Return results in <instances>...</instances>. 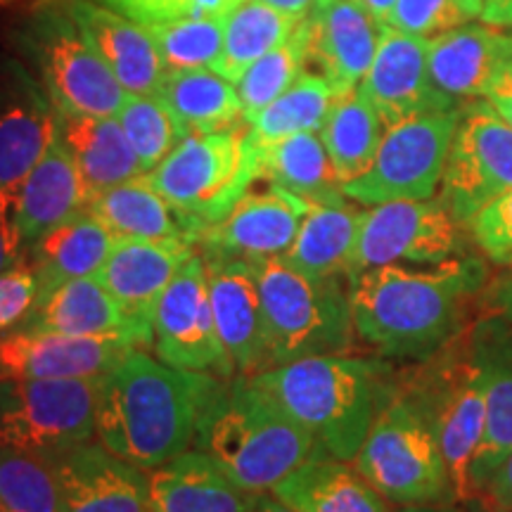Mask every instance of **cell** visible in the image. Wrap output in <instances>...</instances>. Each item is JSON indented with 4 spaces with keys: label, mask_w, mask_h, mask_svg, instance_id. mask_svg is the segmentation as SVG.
I'll list each match as a JSON object with an SVG mask.
<instances>
[{
    "label": "cell",
    "mask_w": 512,
    "mask_h": 512,
    "mask_svg": "<svg viewBox=\"0 0 512 512\" xmlns=\"http://www.w3.org/2000/svg\"><path fill=\"white\" fill-rule=\"evenodd\" d=\"M484 100L512 126V72L505 74Z\"/></svg>",
    "instance_id": "obj_50"
},
{
    "label": "cell",
    "mask_w": 512,
    "mask_h": 512,
    "mask_svg": "<svg viewBox=\"0 0 512 512\" xmlns=\"http://www.w3.org/2000/svg\"><path fill=\"white\" fill-rule=\"evenodd\" d=\"M470 349L484 380L486 427L470 467L472 503L512 453V320L486 313L470 325Z\"/></svg>",
    "instance_id": "obj_17"
},
{
    "label": "cell",
    "mask_w": 512,
    "mask_h": 512,
    "mask_svg": "<svg viewBox=\"0 0 512 512\" xmlns=\"http://www.w3.org/2000/svg\"><path fill=\"white\" fill-rule=\"evenodd\" d=\"M306 62H316L332 91L347 95L361 86L380 48L384 24L358 0H318L302 19Z\"/></svg>",
    "instance_id": "obj_18"
},
{
    "label": "cell",
    "mask_w": 512,
    "mask_h": 512,
    "mask_svg": "<svg viewBox=\"0 0 512 512\" xmlns=\"http://www.w3.org/2000/svg\"><path fill=\"white\" fill-rule=\"evenodd\" d=\"M114 235L88 209L74 214L27 247V264L36 273L38 297L69 280L93 278L114 247Z\"/></svg>",
    "instance_id": "obj_30"
},
{
    "label": "cell",
    "mask_w": 512,
    "mask_h": 512,
    "mask_svg": "<svg viewBox=\"0 0 512 512\" xmlns=\"http://www.w3.org/2000/svg\"><path fill=\"white\" fill-rule=\"evenodd\" d=\"M299 22L302 19L285 15L261 0H242L226 15L223 53L216 72L235 83L249 64L290 41Z\"/></svg>",
    "instance_id": "obj_37"
},
{
    "label": "cell",
    "mask_w": 512,
    "mask_h": 512,
    "mask_svg": "<svg viewBox=\"0 0 512 512\" xmlns=\"http://www.w3.org/2000/svg\"><path fill=\"white\" fill-rule=\"evenodd\" d=\"M145 178L202 233L219 223L259 181L256 140L247 121L223 131L188 133Z\"/></svg>",
    "instance_id": "obj_8"
},
{
    "label": "cell",
    "mask_w": 512,
    "mask_h": 512,
    "mask_svg": "<svg viewBox=\"0 0 512 512\" xmlns=\"http://www.w3.org/2000/svg\"><path fill=\"white\" fill-rule=\"evenodd\" d=\"M482 12L484 0H396L387 27L432 41L446 31L465 27L470 19L482 17Z\"/></svg>",
    "instance_id": "obj_43"
},
{
    "label": "cell",
    "mask_w": 512,
    "mask_h": 512,
    "mask_svg": "<svg viewBox=\"0 0 512 512\" xmlns=\"http://www.w3.org/2000/svg\"><path fill=\"white\" fill-rule=\"evenodd\" d=\"M512 190V126L486 100L467 102L448 150L441 200L470 226L486 204Z\"/></svg>",
    "instance_id": "obj_13"
},
{
    "label": "cell",
    "mask_w": 512,
    "mask_h": 512,
    "mask_svg": "<svg viewBox=\"0 0 512 512\" xmlns=\"http://www.w3.org/2000/svg\"><path fill=\"white\" fill-rule=\"evenodd\" d=\"M354 467L396 505L456 503L439 441L399 382L358 448Z\"/></svg>",
    "instance_id": "obj_9"
},
{
    "label": "cell",
    "mask_w": 512,
    "mask_h": 512,
    "mask_svg": "<svg viewBox=\"0 0 512 512\" xmlns=\"http://www.w3.org/2000/svg\"><path fill=\"white\" fill-rule=\"evenodd\" d=\"M88 211L110 230L114 238L188 240L195 245L197 235H200L181 211L171 207L147 183L145 176L100 192L88 204Z\"/></svg>",
    "instance_id": "obj_32"
},
{
    "label": "cell",
    "mask_w": 512,
    "mask_h": 512,
    "mask_svg": "<svg viewBox=\"0 0 512 512\" xmlns=\"http://www.w3.org/2000/svg\"><path fill=\"white\" fill-rule=\"evenodd\" d=\"M133 22L164 24L192 17H226L242 0H98Z\"/></svg>",
    "instance_id": "obj_44"
},
{
    "label": "cell",
    "mask_w": 512,
    "mask_h": 512,
    "mask_svg": "<svg viewBox=\"0 0 512 512\" xmlns=\"http://www.w3.org/2000/svg\"><path fill=\"white\" fill-rule=\"evenodd\" d=\"M57 140L79 169L88 204L114 185L145 176L117 117L57 110Z\"/></svg>",
    "instance_id": "obj_27"
},
{
    "label": "cell",
    "mask_w": 512,
    "mask_h": 512,
    "mask_svg": "<svg viewBox=\"0 0 512 512\" xmlns=\"http://www.w3.org/2000/svg\"><path fill=\"white\" fill-rule=\"evenodd\" d=\"M261 3L271 5V8L285 12V15L290 17L304 19L313 10V5H316L318 0H261Z\"/></svg>",
    "instance_id": "obj_53"
},
{
    "label": "cell",
    "mask_w": 512,
    "mask_h": 512,
    "mask_svg": "<svg viewBox=\"0 0 512 512\" xmlns=\"http://www.w3.org/2000/svg\"><path fill=\"white\" fill-rule=\"evenodd\" d=\"M358 3H361L363 8L370 12L377 22L387 24V19H389V15H392L396 0H358Z\"/></svg>",
    "instance_id": "obj_54"
},
{
    "label": "cell",
    "mask_w": 512,
    "mask_h": 512,
    "mask_svg": "<svg viewBox=\"0 0 512 512\" xmlns=\"http://www.w3.org/2000/svg\"><path fill=\"white\" fill-rule=\"evenodd\" d=\"M147 494L150 512H247L252 498L197 448L150 470Z\"/></svg>",
    "instance_id": "obj_28"
},
{
    "label": "cell",
    "mask_w": 512,
    "mask_h": 512,
    "mask_svg": "<svg viewBox=\"0 0 512 512\" xmlns=\"http://www.w3.org/2000/svg\"><path fill=\"white\" fill-rule=\"evenodd\" d=\"M17 330L57 332L72 337H124L136 347H150L152 339L136 328L117 299L93 278L69 280L36 299L34 309Z\"/></svg>",
    "instance_id": "obj_26"
},
{
    "label": "cell",
    "mask_w": 512,
    "mask_h": 512,
    "mask_svg": "<svg viewBox=\"0 0 512 512\" xmlns=\"http://www.w3.org/2000/svg\"><path fill=\"white\" fill-rule=\"evenodd\" d=\"M399 389L430 422L439 441L453 501L472 503L470 467L486 427L484 380L470 349V328L399 380Z\"/></svg>",
    "instance_id": "obj_7"
},
{
    "label": "cell",
    "mask_w": 512,
    "mask_h": 512,
    "mask_svg": "<svg viewBox=\"0 0 512 512\" xmlns=\"http://www.w3.org/2000/svg\"><path fill=\"white\" fill-rule=\"evenodd\" d=\"M482 19L489 27H512V0H484Z\"/></svg>",
    "instance_id": "obj_51"
},
{
    "label": "cell",
    "mask_w": 512,
    "mask_h": 512,
    "mask_svg": "<svg viewBox=\"0 0 512 512\" xmlns=\"http://www.w3.org/2000/svg\"><path fill=\"white\" fill-rule=\"evenodd\" d=\"M259 152V178L278 185L311 204L347 202L335 166L318 133L256 143Z\"/></svg>",
    "instance_id": "obj_33"
},
{
    "label": "cell",
    "mask_w": 512,
    "mask_h": 512,
    "mask_svg": "<svg viewBox=\"0 0 512 512\" xmlns=\"http://www.w3.org/2000/svg\"><path fill=\"white\" fill-rule=\"evenodd\" d=\"M475 503H482L484 512L512 510V453L486 486L482 498Z\"/></svg>",
    "instance_id": "obj_47"
},
{
    "label": "cell",
    "mask_w": 512,
    "mask_h": 512,
    "mask_svg": "<svg viewBox=\"0 0 512 512\" xmlns=\"http://www.w3.org/2000/svg\"><path fill=\"white\" fill-rule=\"evenodd\" d=\"M0 512H62L60 486L48 458L0 451Z\"/></svg>",
    "instance_id": "obj_41"
},
{
    "label": "cell",
    "mask_w": 512,
    "mask_h": 512,
    "mask_svg": "<svg viewBox=\"0 0 512 512\" xmlns=\"http://www.w3.org/2000/svg\"><path fill=\"white\" fill-rule=\"evenodd\" d=\"M304 67L306 41L302 22H299V27L290 41L273 48L271 53L259 57L254 64H249L240 79L235 81V91L240 95L245 119L252 121L264 107L271 105L273 100H278L304 74Z\"/></svg>",
    "instance_id": "obj_39"
},
{
    "label": "cell",
    "mask_w": 512,
    "mask_h": 512,
    "mask_svg": "<svg viewBox=\"0 0 512 512\" xmlns=\"http://www.w3.org/2000/svg\"><path fill=\"white\" fill-rule=\"evenodd\" d=\"M38 280L27 259L0 273V335L17 330L38 299Z\"/></svg>",
    "instance_id": "obj_46"
},
{
    "label": "cell",
    "mask_w": 512,
    "mask_h": 512,
    "mask_svg": "<svg viewBox=\"0 0 512 512\" xmlns=\"http://www.w3.org/2000/svg\"><path fill=\"white\" fill-rule=\"evenodd\" d=\"M249 377L337 460L356 458L399 382L384 361L347 354L299 358Z\"/></svg>",
    "instance_id": "obj_3"
},
{
    "label": "cell",
    "mask_w": 512,
    "mask_h": 512,
    "mask_svg": "<svg viewBox=\"0 0 512 512\" xmlns=\"http://www.w3.org/2000/svg\"><path fill=\"white\" fill-rule=\"evenodd\" d=\"M24 254H27V249L19 240L15 223L0 216V273L22 264Z\"/></svg>",
    "instance_id": "obj_48"
},
{
    "label": "cell",
    "mask_w": 512,
    "mask_h": 512,
    "mask_svg": "<svg viewBox=\"0 0 512 512\" xmlns=\"http://www.w3.org/2000/svg\"><path fill=\"white\" fill-rule=\"evenodd\" d=\"M152 347L159 361L174 368L233 377L216 332L202 254L192 256L159 299L152 320Z\"/></svg>",
    "instance_id": "obj_15"
},
{
    "label": "cell",
    "mask_w": 512,
    "mask_h": 512,
    "mask_svg": "<svg viewBox=\"0 0 512 512\" xmlns=\"http://www.w3.org/2000/svg\"><path fill=\"white\" fill-rule=\"evenodd\" d=\"M460 114L463 107L432 110L389 126L370 169L342 185L344 197L366 207L396 200H430L444 178Z\"/></svg>",
    "instance_id": "obj_11"
},
{
    "label": "cell",
    "mask_w": 512,
    "mask_h": 512,
    "mask_svg": "<svg viewBox=\"0 0 512 512\" xmlns=\"http://www.w3.org/2000/svg\"><path fill=\"white\" fill-rule=\"evenodd\" d=\"M219 375L181 370L131 349L98 377L95 434L143 472L195 446L200 413Z\"/></svg>",
    "instance_id": "obj_2"
},
{
    "label": "cell",
    "mask_w": 512,
    "mask_h": 512,
    "mask_svg": "<svg viewBox=\"0 0 512 512\" xmlns=\"http://www.w3.org/2000/svg\"><path fill=\"white\" fill-rule=\"evenodd\" d=\"M117 119L145 174L162 164L185 138L181 124L157 95L128 93L126 102L117 112Z\"/></svg>",
    "instance_id": "obj_40"
},
{
    "label": "cell",
    "mask_w": 512,
    "mask_h": 512,
    "mask_svg": "<svg viewBox=\"0 0 512 512\" xmlns=\"http://www.w3.org/2000/svg\"><path fill=\"white\" fill-rule=\"evenodd\" d=\"M486 302L494 306L498 313H503L505 318L512 320V266L489 287Z\"/></svg>",
    "instance_id": "obj_49"
},
{
    "label": "cell",
    "mask_w": 512,
    "mask_h": 512,
    "mask_svg": "<svg viewBox=\"0 0 512 512\" xmlns=\"http://www.w3.org/2000/svg\"><path fill=\"white\" fill-rule=\"evenodd\" d=\"M394 512H465L460 503H430V505H401Z\"/></svg>",
    "instance_id": "obj_55"
},
{
    "label": "cell",
    "mask_w": 512,
    "mask_h": 512,
    "mask_svg": "<svg viewBox=\"0 0 512 512\" xmlns=\"http://www.w3.org/2000/svg\"><path fill=\"white\" fill-rule=\"evenodd\" d=\"M98 377L0 384V451L53 460L91 441Z\"/></svg>",
    "instance_id": "obj_10"
},
{
    "label": "cell",
    "mask_w": 512,
    "mask_h": 512,
    "mask_svg": "<svg viewBox=\"0 0 512 512\" xmlns=\"http://www.w3.org/2000/svg\"><path fill=\"white\" fill-rule=\"evenodd\" d=\"M427 53V38L384 24L380 48L358 86V93L375 107L387 128L422 112L456 110V105L434 91Z\"/></svg>",
    "instance_id": "obj_22"
},
{
    "label": "cell",
    "mask_w": 512,
    "mask_h": 512,
    "mask_svg": "<svg viewBox=\"0 0 512 512\" xmlns=\"http://www.w3.org/2000/svg\"><path fill=\"white\" fill-rule=\"evenodd\" d=\"M83 209H88V200L79 169L55 136L17 197L15 228L24 249Z\"/></svg>",
    "instance_id": "obj_29"
},
{
    "label": "cell",
    "mask_w": 512,
    "mask_h": 512,
    "mask_svg": "<svg viewBox=\"0 0 512 512\" xmlns=\"http://www.w3.org/2000/svg\"><path fill=\"white\" fill-rule=\"evenodd\" d=\"M335 98L323 76L304 72L278 100L247 121L249 133L256 143H275L297 133H320Z\"/></svg>",
    "instance_id": "obj_38"
},
{
    "label": "cell",
    "mask_w": 512,
    "mask_h": 512,
    "mask_svg": "<svg viewBox=\"0 0 512 512\" xmlns=\"http://www.w3.org/2000/svg\"><path fill=\"white\" fill-rule=\"evenodd\" d=\"M15 43L57 110L117 117L126 88L64 0H34L19 17Z\"/></svg>",
    "instance_id": "obj_5"
},
{
    "label": "cell",
    "mask_w": 512,
    "mask_h": 512,
    "mask_svg": "<svg viewBox=\"0 0 512 512\" xmlns=\"http://www.w3.org/2000/svg\"><path fill=\"white\" fill-rule=\"evenodd\" d=\"M62 512H150L147 477L102 444H79L50 460Z\"/></svg>",
    "instance_id": "obj_23"
},
{
    "label": "cell",
    "mask_w": 512,
    "mask_h": 512,
    "mask_svg": "<svg viewBox=\"0 0 512 512\" xmlns=\"http://www.w3.org/2000/svg\"><path fill=\"white\" fill-rule=\"evenodd\" d=\"M155 95L169 107L185 136L247 121L235 83L214 69H169Z\"/></svg>",
    "instance_id": "obj_34"
},
{
    "label": "cell",
    "mask_w": 512,
    "mask_h": 512,
    "mask_svg": "<svg viewBox=\"0 0 512 512\" xmlns=\"http://www.w3.org/2000/svg\"><path fill=\"white\" fill-rule=\"evenodd\" d=\"M498 512H512V510H498Z\"/></svg>",
    "instance_id": "obj_56"
},
{
    "label": "cell",
    "mask_w": 512,
    "mask_h": 512,
    "mask_svg": "<svg viewBox=\"0 0 512 512\" xmlns=\"http://www.w3.org/2000/svg\"><path fill=\"white\" fill-rule=\"evenodd\" d=\"M245 491H271L299 465L325 458L318 441L249 375L216 377L195 437Z\"/></svg>",
    "instance_id": "obj_4"
},
{
    "label": "cell",
    "mask_w": 512,
    "mask_h": 512,
    "mask_svg": "<svg viewBox=\"0 0 512 512\" xmlns=\"http://www.w3.org/2000/svg\"><path fill=\"white\" fill-rule=\"evenodd\" d=\"M427 69L434 91L465 107L472 98H486L512 72V36L475 24L446 31L430 41Z\"/></svg>",
    "instance_id": "obj_24"
},
{
    "label": "cell",
    "mask_w": 512,
    "mask_h": 512,
    "mask_svg": "<svg viewBox=\"0 0 512 512\" xmlns=\"http://www.w3.org/2000/svg\"><path fill=\"white\" fill-rule=\"evenodd\" d=\"M131 349L138 347L124 337L12 330L0 335V384L98 377Z\"/></svg>",
    "instance_id": "obj_21"
},
{
    "label": "cell",
    "mask_w": 512,
    "mask_h": 512,
    "mask_svg": "<svg viewBox=\"0 0 512 512\" xmlns=\"http://www.w3.org/2000/svg\"><path fill=\"white\" fill-rule=\"evenodd\" d=\"M247 512H297V510L280 501V498H275L271 491H256V494H252V498H249Z\"/></svg>",
    "instance_id": "obj_52"
},
{
    "label": "cell",
    "mask_w": 512,
    "mask_h": 512,
    "mask_svg": "<svg viewBox=\"0 0 512 512\" xmlns=\"http://www.w3.org/2000/svg\"><path fill=\"white\" fill-rule=\"evenodd\" d=\"M271 494L297 512H394L356 467L337 458H313L273 486Z\"/></svg>",
    "instance_id": "obj_31"
},
{
    "label": "cell",
    "mask_w": 512,
    "mask_h": 512,
    "mask_svg": "<svg viewBox=\"0 0 512 512\" xmlns=\"http://www.w3.org/2000/svg\"><path fill=\"white\" fill-rule=\"evenodd\" d=\"M309 209L311 202L273 183L264 192L249 190L219 223L202 230L197 245L204 254L235 256L252 264L285 256Z\"/></svg>",
    "instance_id": "obj_19"
},
{
    "label": "cell",
    "mask_w": 512,
    "mask_h": 512,
    "mask_svg": "<svg viewBox=\"0 0 512 512\" xmlns=\"http://www.w3.org/2000/svg\"><path fill=\"white\" fill-rule=\"evenodd\" d=\"M384 133H387V124L375 107L358 93V88L335 98L328 119L320 128V140L328 150L342 185L366 174L370 164L375 162Z\"/></svg>",
    "instance_id": "obj_36"
},
{
    "label": "cell",
    "mask_w": 512,
    "mask_h": 512,
    "mask_svg": "<svg viewBox=\"0 0 512 512\" xmlns=\"http://www.w3.org/2000/svg\"><path fill=\"white\" fill-rule=\"evenodd\" d=\"M467 228L486 261L501 268L512 266V190L486 204Z\"/></svg>",
    "instance_id": "obj_45"
},
{
    "label": "cell",
    "mask_w": 512,
    "mask_h": 512,
    "mask_svg": "<svg viewBox=\"0 0 512 512\" xmlns=\"http://www.w3.org/2000/svg\"><path fill=\"white\" fill-rule=\"evenodd\" d=\"M67 8L131 95H155L166 67L145 24L133 22L98 0H64Z\"/></svg>",
    "instance_id": "obj_25"
},
{
    "label": "cell",
    "mask_w": 512,
    "mask_h": 512,
    "mask_svg": "<svg viewBox=\"0 0 512 512\" xmlns=\"http://www.w3.org/2000/svg\"><path fill=\"white\" fill-rule=\"evenodd\" d=\"M166 72L169 69H214L223 53L226 17H192L150 24Z\"/></svg>",
    "instance_id": "obj_42"
},
{
    "label": "cell",
    "mask_w": 512,
    "mask_h": 512,
    "mask_svg": "<svg viewBox=\"0 0 512 512\" xmlns=\"http://www.w3.org/2000/svg\"><path fill=\"white\" fill-rule=\"evenodd\" d=\"M57 136V107L17 57L0 62V216L15 223L17 197Z\"/></svg>",
    "instance_id": "obj_14"
},
{
    "label": "cell",
    "mask_w": 512,
    "mask_h": 512,
    "mask_svg": "<svg viewBox=\"0 0 512 512\" xmlns=\"http://www.w3.org/2000/svg\"><path fill=\"white\" fill-rule=\"evenodd\" d=\"M195 254V245L188 240L117 238L95 280L117 299L136 328L152 339L159 299Z\"/></svg>",
    "instance_id": "obj_20"
},
{
    "label": "cell",
    "mask_w": 512,
    "mask_h": 512,
    "mask_svg": "<svg viewBox=\"0 0 512 512\" xmlns=\"http://www.w3.org/2000/svg\"><path fill=\"white\" fill-rule=\"evenodd\" d=\"M489 266L467 254L434 271L375 266L347 275L356 335L389 358L425 361L470 328L472 304L486 290Z\"/></svg>",
    "instance_id": "obj_1"
},
{
    "label": "cell",
    "mask_w": 512,
    "mask_h": 512,
    "mask_svg": "<svg viewBox=\"0 0 512 512\" xmlns=\"http://www.w3.org/2000/svg\"><path fill=\"white\" fill-rule=\"evenodd\" d=\"M470 240V228L441 197L384 202L363 211L347 275L375 266H439L472 254Z\"/></svg>",
    "instance_id": "obj_12"
},
{
    "label": "cell",
    "mask_w": 512,
    "mask_h": 512,
    "mask_svg": "<svg viewBox=\"0 0 512 512\" xmlns=\"http://www.w3.org/2000/svg\"><path fill=\"white\" fill-rule=\"evenodd\" d=\"M363 211L347 202L311 204L283 259L311 278H347Z\"/></svg>",
    "instance_id": "obj_35"
},
{
    "label": "cell",
    "mask_w": 512,
    "mask_h": 512,
    "mask_svg": "<svg viewBox=\"0 0 512 512\" xmlns=\"http://www.w3.org/2000/svg\"><path fill=\"white\" fill-rule=\"evenodd\" d=\"M216 332L233 375H259L271 368L264 306L252 261L204 254Z\"/></svg>",
    "instance_id": "obj_16"
},
{
    "label": "cell",
    "mask_w": 512,
    "mask_h": 512,
    "mask_svg": "<svg viewBox=\"0 0 512 512\" xmlns=\"http://www.w3.org/2000/svg\"><path fill=\"white\" fill-rule=\"evenodd\" d=\"M271 368L309 356L347 354L354 316L342 278H311L283 256L256 261Z\"/></svg>",
    "instance_id": "obj_6"
}]
</instances>
